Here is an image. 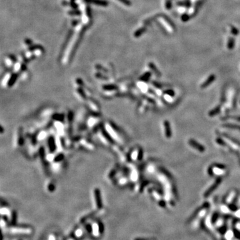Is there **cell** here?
<instances>
[{
  "label": "cell",
  "instance_id": "cell-1",
  "mask_svg": "<svg viewBox=\"0 0 240 240\" xmlns=\"http://www.w3.org/2000/svg\"><path fill=\"white\" fill-rule=\"evenodd\" d=\"M85 2L89 4H95V5L103 6V7H106L108 5V2L105 0H85Z\"/></svg>",
  "mask_w": 240,
  "mask_h": 240
},
{
  "label": "cell",
  "instance_id": "cell-2",
  "mask_svg": "<svg viewBox=\"0 0 240 240\" xmlns=\"http://www.w3.org/2000/svg\"><path fill=\"white\" fill-rule=\"evenodd\" d=\"M189 143H190V145H191V146H192L193 147L199 151L204 152V151H205V148H204V146L200 145V144L199 143H197V142H195V140H190V141H189Z\"/></svg>",
  "mask_w": 240,
  "mask_h": 240
},
{
  "label": "cell",
  "instance_id": "cell-3",
  "mask_svg": "<svg viewBox=\"0 0 240 240\" xmlns=\"http://www.w3.org/2000/svg\"><path fill=\"white\" fill-rule=\"evenodd\" d=\"M215 80V75H211L207 80H206L202 85H201V87L202 88H205L206 87H207L209 85L210 83H211L213 81H214Z\"/></svg>",
  "mask_w": 240,
  "mask_h": 240
},
{
  "label": "cell",
  "instance_id": "cell-4",
  "mask_svg": "<svg viewBox=\"0 0 240 240\" xmlns=\"http://www.w3.org/2000/svg\"><path fill=\"white\" fill-rule=\"evenodd\" d=\"M145 31H146V28H145V27H143V28H140V29H138V30H137V31L135 32V33H134V36H135V37H139L141 36L143 33H145Z\"/></svg>",
  "mask_w": 240,
  "mask_h": 240
},
{
  "label": "cell",
  "instance_id": "cell-5",
  "mask_svg": "<svg viewBox=\"0 0 240 240\" xmlns=\"http://www.w3.org/2000/svg\"><path fill=\"white\" fill-rule=\"evenodd\" d=\"M16 79H17V74L13 75L11 76V78L10 80L9 81V83H8L9 86V87L12 86V85L14 83V82H15V81L16 80Z\"/></svg>",
  "mask_w": 240,
  "mask_h": 240
},
{
  "label": "cell",
  "instance_id": "cell-6",
  "mask_svg": "<svg viewBox=\"0 0 240 240\" xmlns=\"http://www.w3.org/2000/svg\"><path fill=\"white\" fill-rule=\"evenodd\" d=\"M233 46H234V40L232 38H230L229 40V42H228V49H233Z\"/></svg>",
  "mask_w": 240,
  "mask_h": 240
},
{
  "label": "cell",
  "instance_id": "cell-7",
  "mask_svg": "<svg viewBox=\"0 0 240 240\" xmlns=\"http://www.w3.org/2000/svg\"><path fill=\"white\" fill-rule=\"evenodd\" d=\"M119 2H121L124 5H127V6H130L131 5V3L130 0H118Z\"/></svg>",
  "mask_w": 240,
  "mask_h": 240
},
{
  "label": "cell",
  "instance_id": "cell-8",
  "mask_svg": "<svg viewBox=\"0 0 240 240\" xmlns=\"http://www.w3.org/2000/svg\"><path fill=\"white\" fill-rule=\"evenodd\" d=\"M69 14H70V15H71V16H80V15H81V12L80 11H78V10L72 11H71V12H69Z\"/></svg>",
  "mask_w": 240,
  "mask_h": 240
},
{
  "label": "cell",
  "instance_id": "cell-9",
  "mask_svg": "<svg viewBox=\"0 0 240 240\" xmlns=\"http://www.w3.org/2000/svg\"><path fill=\"white\" fill-rule=\"evenodd\" d=\"M95 195H96V197H97V206H98V207H101L102 206V203H101L100 201H99V195L98 192H97V194H95Z\"/></svg>",
  "mask_w": 240,
  "mask_h": 240
},
{
  "label": "cell",
  "instance_id": "cell-10",
  "mask_svg": "<svg viewBox=\"0 0 240 240\" xmlns=\"http://www.w3.org/2000/svg\"><path fill=\"white\" fill-rule=\"evenodd\" d=\"M232 33H233V35H237V34H238V30H237L235 28H234V27H232Z\"/></svg>",
  "mask_w": 240,
  "mask_h": 240
},
{
  "label": "cell",
  "instance_id": "cell-11",
  "mask_svg": "<svg viewBox=\"0 0 240 240\" xmlns=\"http://www.w3.org/2000/svg\"><path fill=\"white\" fill-rule=\"evenodd\" d=\"M166 5H167V6H169V7H171V2H170V1H169V0H168V1H167V2H166Z\"/></svg>",
  "mask_w": 240,
  "mask_h": 240
},
{
  "label": "cell",
  "instance_id": "cell-12",
  "mask_svg": "<svg viewBox=\"0 0 240 240\" xmlns=\"http://www.w3.org/2000/svg\"><path fill=\"white\" fill-rule=\"evenodd\" d=\"M4 130L3 129V128L2 127V125H0V133H4Z\"/></svg>",
  "mask_w": 240,
  "mask_h": 240
},
{
  "label": "cell",
  "instance_id": "cell-13",
  "mask_svg": "<svg viewBox=\"0 0 240 240\" xmlns=\"http://www.w3.org/2000/svg\"><path fill=\"white\" fill-rule=\"evenodd\" d=\"M77 23H78V21H77V20H76V21H73V26H76V24H77Z\"/></svg>",
  "mask_w": 240,
  "mask_h": 240
},
{
  "label": "cell",
  "instance_id": "cell-14",
  "mask_svg": "<svg viewBox=\"0 0 240 240\" xmlns=\"http://www.w3.org/2000/svg\"><path fill=\"white\" fill-rule=\"evenodd\" d=\"M2 238H3V236H2V232H1V231H0V240H2Z\"/></svg>",
  "mask_w": 240,
  "mask_h": 240
}]
</instances>
